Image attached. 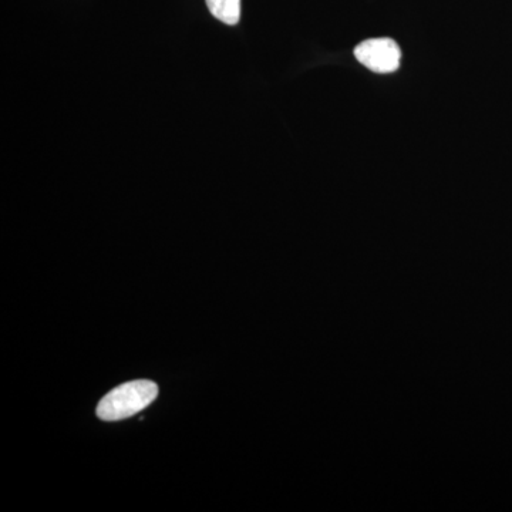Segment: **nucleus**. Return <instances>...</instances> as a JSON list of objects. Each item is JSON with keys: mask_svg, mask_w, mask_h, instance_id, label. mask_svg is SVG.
I'll return each mask as SVG.
<instances>
[{"mask_svg": "<svg viewBox=\"0 0 512 512\" xmlns=\"http://www.w3.org/2000/svg\"><path fill=\"white\" fill-rule=\"evenodd\" d=\"M158 396V386L151 380H134L107 393L97 406V416L104 421H119L147 409Z\"/></svg>", "mask_w": 512, "mask_h": 512, "instance_id": "f257e3e1", "label": "nucleus"}, {"mask_svg": "<svg viewBox=\"0 0 512 512\" xmlns=\"http://www.w3.org/2000/svg\"><path fill=\"white\" fill-rule=\"evenodd\" d=\"M357 62L375 73L396 72L402 62V50L389 37L369 39L355 49Z\"/></svg>", "mask_w": 512, "mask_h": 512, "instance_id": "f03ea898", "label": "nucleus"}, {"mask_svg": "<svg viewBox=\"0 0 512 512\" xmlns=\"http://www.w3.org/2000/svg\"><path fill=\"white\" fill-rule=\"evenodd\" d=\"M215 19L225 25L235 26L241 19V0H205Z\"/></svg>", "mask_w": 512, "mask_h": 512, "instance_id": "7ed1b4c3", "label": "nucleus"}]
</instances>
